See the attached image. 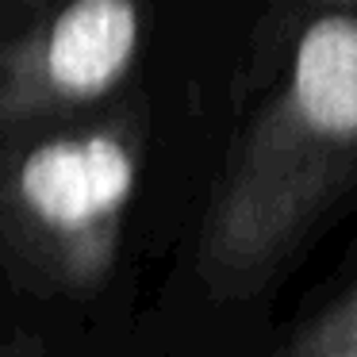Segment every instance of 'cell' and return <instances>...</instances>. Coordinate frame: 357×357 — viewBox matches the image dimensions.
Masks as SVG:
<instances>
[{"label":"cell","mask_w":357,"mask_h":357,"mask_svg":"<svg viewBox=\"0 0 357 357\" xmlns=\"http://www.w3.org/2000/svg\"><path fill=\"white\" fill-rule=\"evenodd\" d=\"M357 181V12L319 16L296 43L211 204L200 273L219 300H246L292 257Z\"/></svg>","instance_id":"6da1fadb"},{"label":"cell","mask_w":357,"mask_h":357,"mask_svg":"<svg viewBox=\"0 0 357 357\" xmlns=\"http://www.w3.org/2000/svg\"><path fill=\"white\" fill-rule=\"evenodd\" d=\"M135 181V139L119 127H96L27 150L16 169V196L47 231L96 257L116 238Z\"/></svg>","instance_id":"7a4b0ae2"},{"label":"cell","mask_w":357,"mask_h":357,"mask_svg":"<svg viewBox=\"0 0 357 357\" xmlns=\"http://www.w3.org/2000/svg\"><path fill=\"white\" fill-rule=\"evenodd\" d=\"M142 43L139 0H70L8 66V108H77L131 73Z\"/></svg>","instance_id":"3957f363"},{"label":"cell","mask_w":357,"mask_h":357,"mask_svg":"<svg viewBox=\"0 0 357 357\" xmlns=\"http://www.w3.org/2000/svg\"><path fill=\"white\" fill-rule=\"evenodd\" d=\"M284 357H357V288L303 326Z\"/></svg>","instance_id":"277c9868"}]
</instances>
